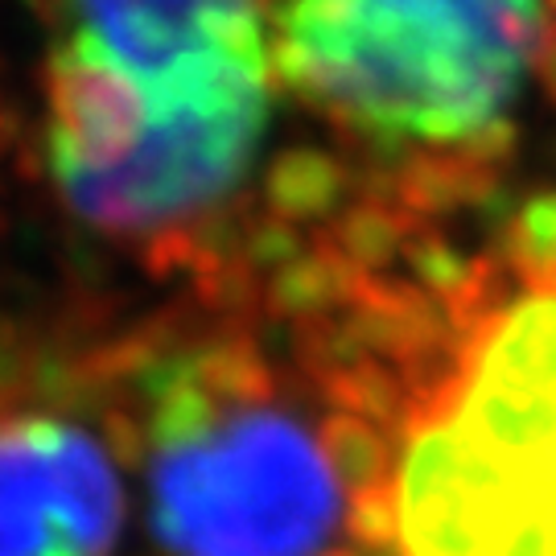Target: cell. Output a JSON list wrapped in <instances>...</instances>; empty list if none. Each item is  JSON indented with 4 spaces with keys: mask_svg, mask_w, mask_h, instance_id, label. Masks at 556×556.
Returning <instances> with one entry per match:
<instances>
[{
    "mask_svg": "<svg viewBox=\"0 0 556 556\" xmlns=\"http://www.w3.org/2000/svg\"><path fill=\"white\" fill-rule=\"evenodd\" d=\"M548 21L544 0H289L277 75L383 149L462 144L507 116Z\"/></svg>",
    "mask_w": 556,
    "mask_h": 556,
    "instance_id": "6da1fadb",
    "label": "cell"
},
{
    "mask_svg": "<svg viewBox=\"0 0 556 556\" xmlns=\"http://www.w3.org/2000/svg\"><path fill=\"white\" fill-rule=\"evenodd\" d=\"M144 475L157 556H321L342 519L318 433L268 400L149 441Z\"/></svg>",
    "mask_w": 556,
    "mask_h": 556,
    "instance_id": "7a4b0ae2",
    "label": "cell"
},
{
    "mask_svg": "<svg viewBox=\"0 0 556 556\" xmlns=\"http://www.w3.org/2000/svg\"><path fill=\"white\" fill-rule=\"evenodd\" d=\"M66 9L144 87L153 124L186 112L268 108L256 0H66Z\"/></svg>",
    "mask_w": 556,
    "mask_h": 556,
    "instance_id": "3957f363",
    "label": "cell"
},
{
    "mask_svg": "<svg viewBox=\"0 0 556 556\" xmlns=\"http://www.w3.org/2000/svg\"><path fill=\"white\" fill-rule=\"evenodd\" d=\"M112 445L59 413H0V556H116Z\"/></svg>",
    "mask_w": 556,
    "mask_h": 556,
    "instance_id": "277c9868",
    "label": "cell"
},
{
    "mask_svg": "<svg viewBox=\"0 0 556 556\" xmlns=\"http://www.w3.org/2000/svg\"><path fill=\"white\" fill-rule=\"evenodd\" d=\"M268 108H223L161 119L116 169H50L62 199L108 236L161 231L219 206L248 174Z\"/></svg>",
    "mask_w": 556,
    "mask_h": 556,
    "instance_id": "5b68a950",
    "label": "cell"
},
{
    "mask_svg": "<svg viewBox=\"0 0 556 556\" xmlns=\"http://www.w3.org/2000/svg\"><path fill=\"white\" fill-rule=\"evenodd\" d=\"M46 103H50V169H116L149 137L153 108L149 96L119 62L100 50L91 34L75 29L50 50L46 62Z\"/></svg>",
    "mask_w": 556,
    "mask_h": 556,
    "instance_id": "8992f818",
    "label": "cell"
},
{
    "mask_svg": "<svg viewBox=\"0 0 556 556\" xmlns=\"http://www.w3.org/2000/svg\"><path fill=\"white\" fill-rule=\"evenodd\" d=\"M346 318L363 338L367 355L396 358V363L438 355L441 342L450 338L445 305L408 280L363 277L346 305Z\"/></svg>",
    "mask_w": 556,
    "mask_h": 556,
    "instance_id": "52a82bcc",
    "label": "cell"
},
{
    "mask_svg": "<svg viewBox=\"0 0 556 556\" xmlns=\"http://www.w3.org/2000/svg\"><path fill=\"white\" fill-rule=\"evenodd\" d=\"M264 206L285 223H318L334 219L351 194V169L318 144L280 149L264 169Z\"/></svg>",
    "mask_w": 556,
    "mask_h": 556,
    "instance_id": "ba28073f",
    "label": "cell"
},
{
    "mask_svg": "<svg viewBox=\"0 0 556 556\" xmlns=\"http://www.w3.org/2000/svg\"><path fill=\"white\" fill-rule=\"evenodd\" d=\"M367 273H358L351 260L338 252L334 243L321 239L318 248L301 252L298 260H289L285 268H277L264 280V298L260 309L277 321H314L330 318L334 309H346L355 298L358 280Z\"/></svg>",
    "mask_w": 556,
    "mask_h": 556,
    "instance_id": "9c48e42d",
    "label": "cell"
},
{
    "mask_svg": "<svg viewBox=\"0 0 556 556\" xmlns=\"http://www.w3.org/2000/svg\"><path fill=\"white\" fill-rule=\"evenodd\" d=\"M491 194H498L495 169H482V165L457 157V153L404 161L400 174L392 178V199L408 215H417V219H433V215H454V211H466V206H482Z\"/></svg>",
    "mask_w": 556,
    "mask_h": 556,
    "instance_id": "30bf717a",
    "label": "cell"
},
{
    "mask_svg": "<svg viewBox=\"0 0 556 556\" xmlns=\"http://www.w3.org/2000/svg\"><path fill=\"white\" fill-rule=\"evenodd\" d=\"M413 223L400 202L388 199H363L355 206H342L326 231V243H334L342 256L355 264L358 273H379L396 256H404V243L413 239Z\"/></svg>",
    "mask_w": 556,
    "mask_h": 556,
    "instance_id": "8fae6325",
    "label": "cell"
},
{
    "mask_svg": "<svg viewBox=\"0 0 556 556\" xmlns=\"http://www.w3.org/2000/svg\"><path fill=\"white\" fill-rule=\"evenodd\" d=\"M318 445L342 491H367L379 482H392V445L379 433V425L355 417V413H326L318 425Z\"/></svg>",
    "mask_w": 556,
    "mask_h": 556,
    "instance_id": "7c38bea8",
    "label": "cell"
},
{
    "mask_svg": "<svg viewBox=\"0 0 556 556\" xmlns=\"http://www.w3.org/2000/svg\"><path fill=\"white\" fill-rule=\"evenodd\" d=\"M194 376L215 392L223 404H264L273 396V367L264 363L260 346L243 334H223L199 351H186Z\"/></svg>",
    "mask_w": 556,
    "mask_h": 556,
    "instance_id": "4fadbf2b",
    "label": "cell"
},
{
    "mask_svg": "<svg viewBox=\"0 0 556 556\" xmlns=\"http://www.w3.org/2000/svg\"><path fill=\"white\" fill-rule=\"evenodd\" d=\"M326 396L338 413H355L371 425H404V383L371 358L326 379Z\"/></svg>",
    "mask_w": 556,
    "mask_h": 556,
    "instance_id": "5bb4252c",
    "label": "cell"
},
{
    "mask_svg": "<svg viewBox=\"0 0 556 556\" xmlns=\"http://www.w3.org/2000/svg\"><path fill=\"white\" fill-rule=\"evenodd\" d=\"M511 260L532 285H556V190L536 194L507 223Z\"/></svg>",
    "mask_w": 556,
    "mask_h": 556,
    "instance_id": "9a60e30c",
    "label": "cell"
},
{
    "mask_svg": "<svg viewBox=\"0 0 556 556\" xmlns=\"http://www.w3.org/2000/svg\"><path fill=\"white\" fill-rule=\"evenodd\" d=\"M346 536L358 553H396L400 548V491L396 478L392 482H379L367 491H355L346 503Z\"/></svg>",
    "mask_w": 556,
    "mask_h": 556,
    "instance_id": "2e32d148",
    "label": "cell"
},
{
    "mask_svg": "<svg viewBox=\"0 0 556 556\" xmlns=\"http://www.w3.org/2000/svg\"><path fill=\"white\" fill-rule=\"evenodd\" d=\"M305 252L301 231L293 223L277 219V215H260L248 223V236H243V264L256 268V273H277L289 260H298Z\"/></svg>",
    "mask_w": 556,
    "mask_h": 556,
    "instance_id": "e0dca14e",
    "label": "cell"
},
{
    "mask_svg": "<svg viewBox=\"0 0 556 556\" xmlns=\"http://www.w3.org/2000/svg\"><path fill=\"white\" fill-rule=\"evenodd\" d=\"M516 144H519L516 119L498 116V119H491V124H482L475 137H466L462 144H454V153L482 165V169H495L498 161H507L516 153Z\"/></svg>",
    "mask_w": 556,
    "mask_h": 556,
    "instance_id": "ac0fdd59",
    "label": "cell"
},
{
    "mask_svg": "<svg viewBox=\"0 0 556 556\" xmlns=\"http://www.w3.org/2000/svg\"><path fill=\"white\" fill-rule=\"evenodd\" d=\"M536 71H540V83H544V96L556 103V34L548 38V46L540 50Z\"/></svg>",
    "mask_w": 556,
    "mask_h": 556,
    "instance_id": "d6986e66",
    "label": "cell"
},
{
    "mask_svg": "<svg viewBox=\"0 0 556 556\" xmlns=\"http://www.w3.org/2000/svg\"><path fill=\"white\" fill-rule=\"evenodd\" d=\"M544 9H548V13H556V0H544Z\"/></svg>",
    "mask_w": 556,
    "mask_h": 556,
    "instance_id": "ffe728a7",
    "label": "cell"
}]
</instances>
